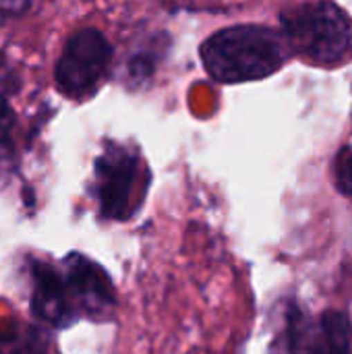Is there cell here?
Instances as JSON below:
<instances>
[{
    "instance_id": "1",
    "label": "cell",
    "mask_w": 352,
    "mask_h": 354,
    "mask_svg": "<svg viewBox=\"0 0 352 354\" xmlns=\"http://www.w3.org/2000/svg\"><path fill=\"white\" fill-rule=\"evenodd\" d=\"M199 56L214 81L234 85L278 73L288 60L290 50L278 29L243 23L212 33L201 44Z\"/></svg>"
},
{
    "instance_id": "2",
    "label": "cell",
    "mask_w": 352,
    "mask_h": 354,
    "mask_svg": "<svg viewBox=\"0 0 352 354\" xmlns=\"http://www.w3.org/2000/svg\"><path fill=\"white\" fill-rule=\"evenodd\" d=\"M280 33L290 54L334 68L352 60V21L332 0H313L280 12Z\"/></svg>"
},
{
    "instance_id": "3",
    "label": "cell",
    "mask_w": 352,
    "mask_h": 354,
    "mask_svg": "<svg viewBox=\"0 0 352 354\" xmlns=\"http://www.w3.org/2000/svg\"><path fill=\"white\" fill-rule=\"evenodd\" d=\"M149 189V170L137 147L108 145L95 160L93 195L104 220L127 222L143 205Z\"/></svg>"
},
{
    "instance_id": "4",
    "label": "cell",
    "mask_w": 352,
    "mask_h": 354,
    "mask_svg": "<svg viewBox=\"0 0 352 354\" xmlns=\"http://www.w3.org/2000/svg\"><path fill=\"white\" fill-rule=\"evenodd\" d=\"M112 44L104 31L85 27L75 31L54 66V85L58 93L71 100H83L95 93L112 62Z\"/></svg>"
},
{
    "instance_id": "5",
    "label": "cell",
    "mask_w": 352,
    "mask_h": 354,
    "mask_svg": "<svg viewBox=\"0 0 352 354\" xmlns=\"http://www.w3.org/2000/svg\"><path fill=\"white\" fill-rule=\"evenodd\" d=\"M60 272L66 284L68 299L81 317L102 322L112 317L116 309V290L106 270L81 253H71L62 259Z\"/></svg>"
},
{
    "instance_id": "6",
    "label": "cell",
    "mask_w": 352,
    "mask_h": 354,
    "mask_svg": "<svg viewBox=\"0 0 352 354\" xmlns=\"http://www.w3.org/2000/svg\"><path fill=\"white\" fill-rule=\"evenodd\" d=\"M31 297L29 307L31 315L54 330H64L79 322V315L68 299L66 284L60 268H54L41 259L31 263Z\"/></svg>"
},
{
    "instance_id": "7",
    "label": "cell",
    "mask_w": 352,
    "mask_h": 354,
    "mask_svg": "<svg viewBox=\"0 0 352 354\" xmlns=\"http://www.w3.org/2000/svg\"><path fill=\"white\" fill-rule=\"evenodd\" d=\"M17 89H19L17 71L0 52V174L4 166L15 158L17 114L10 106V97Z\"/></svg>"
},
{
    "instance_id": "8",
    "label": "cell",
    "mask_w": 352,
    "mask_h": 354,
    "mask_svg": "<svg viewBox=\"0 0 352 354\" xmlns=\"http://www.w3.org/2000/svg\"><path fill=\"white\" fill-rule=\"evenodd\" d=\"M309 354H351V324L344 313L328 311L322 315L319 334Z\"/></svg>"
},
{
    "instance_id": "9",
    "label": "cell",
    "mask_w": 352,
    "mask_h": 354,
    "mask_svg": "<svg viewBox=\"0 0 352 354\" xmlns=\"http://www.w3.org/2000/svg\"><path fill=\"white\" fill-rule=\"evenodd\" d=\"M0 354H48L39 332L29 326H8L0 330Z\"/></svg>"
},
{
    "instance_id": "10",
    "label": "cell",
    "mask_w": 352,
    "mask_h": 354,
    "mask_svg": "<svg viewBox=\"0 0 352 354\" xmlns=\"http://www.w3.org/2000/svg\"><path fill=\"white\" fill-rule=\"evenodd\" d=\"M336 185L338 191L352 199V149H344L336 162Z\"/></svg>"
},
{
    "instance_id": "11",
    "label": "cell",
    "mask_w": 352,
    "mask_h": 354,
    "mask_svg": "<svg viewBox=\"0 0 352 354\" xmlns=\"http://www.w3.org/2000/svg\"><path fill=\"white\" fill-rule=\"evenodd\" d=\"M33 0H0V19H17L31 8Z\"/></svg>"
}]
</instances>
